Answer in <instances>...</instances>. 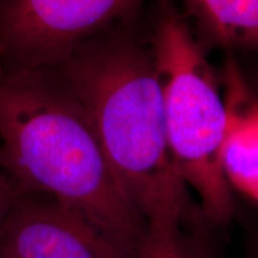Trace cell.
I'll return each mask as SVG.
<instances>
[{"label": "cell", "mask_w": 258, "mask_h": 258, "mask_svg": "<svg viewBox=\"0 0 258 258\" xmlns=\"http://www.w3.org/2000/svg\"><path fill=\"white\" fill-rule=\"evenodd\" d=\"M0 164L135 256L146 222L122 191L82 103L53 69L0 73Z\"/></svg>", "instance_id": "6da1fadb"}, {"label": "cell", "mask_w": 258, "mask_h": 258, "mask_svg": "<svg viewBox=\"0 0 258 258\" xmlns=\"http://www.w3.org/2000/svg\"><path fill=\"white\" fill-rule=\"evenodd\" d=\"M133 25L97 35L53 70L78 97L118 185L147 230H176L188 209L186 186L171 156L152 55Z\"/></svg>", "instance_id": "7a4b0ae2"}, {"label": "cell", "mask_w": 258, "mask_h": 258, "mask_svg": "<svg viewBox=\"0 0 258 258\" xmlns=\"http://www.w3.org/2000/svg\"><path fill=\"white\" fill-rule=\"evenodd\" d=\"M148 48L177 173L212 221L227 220L234 203L221 165L226 109L220 80L173 0H156Z\"/></svg>", "instance_id": "3957f363"}, {"label": "cell", "mask_w": 258, "mask_h": 258, "mask_svg": "<svg viewBox=\"0 0 258 258\" xmlns=\"http://www.w3.org/2000/svg\"><path fill=\"white\" fill-rule=\"evenodd\" d=\"M148 0H0V48L14 69H55L109 29L134 23Z\"/></svg>", "instance_id": "277c9868"}, {"label": "cell", "mask_w": 258, "mask_h": 258, "mask_svg": "<svg viewBox=\"0 0 258 258\" xmlns=\"http://www.w3.org/2000/svg\"><path fill=\"white\" fill-rule=\"evenodd\" d=\"M0 258H137L51 199L16 198L0 226Z\"/></svg>", "instance_id": "5b68a950"}, {"label": "cell", "mask_w": 258, "mask_h": 258, "mask_svg": "<svg viewBox=\"0 0 258 258\" xmlns=\"http://www.w3.org/2000/svg\"><path fill=\"white\" fill-rule=\"evenodd\" d=\"M220 83L226 109L222 170L231 188L258 202V96L232 56Z\"/></svg>", "instance_id": "8992f818"}, {"label": "cell", "mask_w": 258, "mask_h": 258, "mask_svg": "<svg viewBox=\"0 0 258 258\" xmlns=\"http://www.w3.org/2000/svg\"><path fill=\"white\" fill-rule=\"evenodd\" d=\"M200 43L258 49V0H184Z\"/></svg>", "instance_id": "52a82bcc"}, {"label": "cell", "mask_w": 258, "mask_h": 258, "mask_svg": "<svg viewBox=\"0 0 258 258\" xmlns=\"http://www.w3.org/2000/svg\"><path fill=\"white\" fill-rule=\"evenodd\" d=\"M180 228L147 230L137 258H191L192 254L180 234Z\"/></svg>", "instance_id": "ba28073f"}, {"label": "cell", "mask_w": 258, "mask_h": 258, "mask_svg": "<svg viewBox=\"0 0 258 258\" xmlns=\"http://www.w3.org/2000/svg\"><path fill=\"white\" fill-rule=\"evenodd\" d=\"M16 198H17V194L15 191L14 185L10 182L4 171L0 170V226L5 220Z\"/></svg>", "instance_id": "9c48e42d"}]
</instances>
